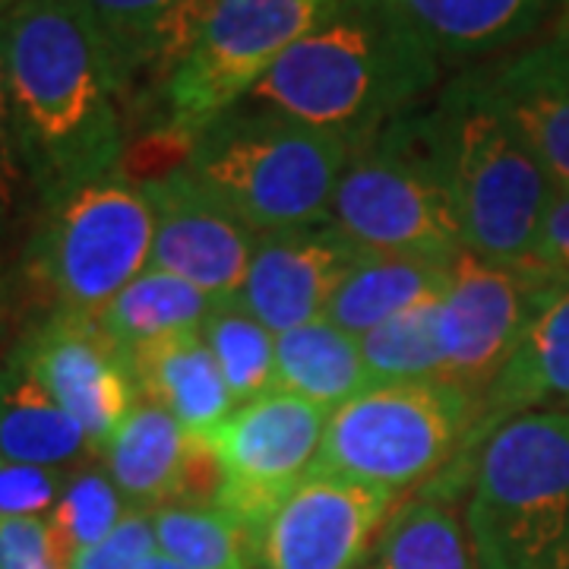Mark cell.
<instances>
[{
	"instance_id": "1",
	"label": "cell",
	"mask_w": 569,
	"mask_h": 569,
	"mask_svg": "<svg viewBox=\"0 0 569 569\" xmlns=\"http://www.w3.org/2000/svg\"><path fill=\"white\" fill-rule=\"evenodd\" d=\"M0 29L13 133L39 209L123 171L121 104L77 13L63 0H22Z\"/></svg>"
},
{
	"instance_id": "2",
	"label": "cell",
	"mask_w": 569,
	"mask_h": 569,
	"mask_svg": "<svg viewBox=\"0 0 569 569\" xmlns=\"http://www.w3.org/2000/svg\"><path fill=\"white\" fill-rule=\"evenodd\" d=\"M440 61L358 0H336L244 102L361 149L437 89Z\"/></svg>"
},
{
	"instance_id": "3",
	"label": "cell",
	"mask_w": 569,
	"mask_h": 569,
	"mask_svg": "<svg viewBox=\"0 0 569 569\" xmlns=\"http://www.w3.org/2000/svg\"><path fill=\"white\" fill-rule=\"evenodd\" d=\"M411 127L468 253L531 266L553 181L497 104L485 67L452 77L430 108L411 111Z\"/></svg>"
},
{
	"instance_id": "4",
	"label": "cell",
	"mask_w": 569,
	"mask_h": 569,
	"mask_svg": "<svg viewBox=\"0 0 569 569\" xmlns=\"http://www.w3.org/2000/svg\"><path fill=\"white\" fill-rule=\"evenodd\" d=\"M346 142L279 111L241 102L190 142L183 168L253 234L329 224Z\"/></svg>"
},
{
	"instance_id": "5",
	"label": "cell",
	"mask_w": 569,
	"mask_h": 569,
	"mask_svg": "<svg viewBox=\"0 0 569 569\" xmlns=\"http://www.w3.org/2000/svg\"><path fill=\"white\" fill-rule=\"evenodd\" d=\"M466 535L475 569H569V411L516 415L481 440Z\"/></svg>"
},
{
	"instance_id": "6",
	"label": "cell",
	"mask_w": 569,
	"mask_h": 569,
	"mask_svg": "<svg viewBox=\"0 0 569 569\" xmlns=\"http://www.w3.org/2000/svg\"><path fill=\"white\" fill-rule=\"evenodd\" d=\"M152 234V206L123 171L82 183L39 209L26 247V279L51 313L99 317L149 269Z\"/></svg>"
},
{
	"instance_id": "7",
	"label": "cell",
	"mask_w": 569,
	"mask_h": 569,
	"mask_svg": "<svg viewBox=\"0 0 569 569\" xmlns=\"http://www.w3.org/2000/svg\"><path fill=\"white\" fill-rule=\"evenodd\" d=\"M478 421L481 399L443 380L373 387L329 415L310 471L396 497L443 466Z\"/></svg>"
},
{
	"instance_id": "8",
	"label": "cell",
	"mask_w": 569,
	"mask_h": 569,
	"mask_svg": "<svg viewBox=\"0 0 569 569\" xmlns=\"http://www.w3.org/2000/svg\"><path fill=\"white\" fill-rule=\"evenodd\" d=\"M411 111L348 156L329 224L365 253L452 263L466 253L462 231L418 146Z\"/></svg>"
},
{
	"instance_id": "9",
	"label": "cell",
	"mask_w": 569,
	"mask_h": 569,
	"mask_svg": "<svg viewBox=\"0 0 569 569\" xmlns=\"http://www.w3.org/2000/svg\"><path fill=\"white\" fill-rule=\"evenodd\" d=\"M336 0H219L164 89V123L152 133L181 152L323 20Z\"/></svg>"
},
{
	"instance_id": "10",
	"label": "cell",
	"mask_w": 569,
	"mask_h": 569,
	"mask_svg": "<svg viewBox=\"0 0 569 569\" xmlns=\"http://www.w3.org/2000/svg\"><path fill=\"white\" fill-rule=\"evenodd\" d=\"M332 411L295 392L269 389L231 411L209 447L219 462L216 507L260 541L276 509L301 488Z\"/></svg>"
},
{
	"instance_id": "11",
	"label": "cell",
	"mask_w": 569,
	"mask_h": 569,
	"mask_svg": "<svg viewBox=\"0 0 569 569\" xmlns=\"http://www.w3.org/2000/svg\"><path fill=\"white\" fill-rule=\"evenodd\" d=\"M548 272L535 266H503L459 253L449 266V284L440 298L437 323L443 346V383L466 389L485 402L519 346Z\"/></svg>"
},
{
	"instance_id": "12",
	"label": "cell",
	"mask_w": 569,
	"mask_h": 569,
	"mask_svg": "<svg viewBox=\"0 0 569 569\" xmlns=\"http://www.w3.org/2000/svg\"><path fill=\"white\" fill-rule=\"evenodd\" d=\"M137 183L156 219L149 266L200 288L212 301L238 298L257 234L231 216L183 162Z\"/></svg>"
},
{
	"instance_id": "13",
	"label": "cell",
	"mask_w": 569,
	"mask_h": 569,
	"mask_svg": "<svg viewBox=\"0 0 569 569\" xmlns=\"http://www.w3.org/2000/svg\"><path fill=\"white\" fill-rule=\"evenodd\" d=\"M102 58L121 108L162 96L219 0H63Z\"/></svg>"
},
{
	"instance_id": "14",
	"label": "cell",
	"mask_w": 569,
	"mask_h": 569,
	"mask_svg": "<svg viewBox=\"0 0 569 569\" xmlns=\"http://www.w3.org/2000/svg\"><path fill=\"white\" fill-rule=\"evenodd\" d=\"M22 348L44 389L86 430L92 452H104L114 430L137 406L140 389L130 361L104 336L99 317L51 313Z\"/></svg>"
},
{
	"instance_id": "15",
	"label": "cell",
	"mask_w": 569,
	"mask_h": 569,
	"mask_svg": "<svg viewBox=\"0 0 569 569\" xmlns=\"http://www.w3.org/2000/svg\"><path fill=\"white\" fill-rule=\"evenodd\" d=\"M392 493L332 475H307L257 541L263 569H358Z\"/></svg>"
},
{
	"instance_id": "16",
	"label": "cell",
	"mask_w": 569,
	"mask_h": 569,
	"mask_svg": "<svg viewBox=\"0 0 569 569\" xmlns=\"http://www.w3.org/2000/svg\"><path fill=\"white\" fill-rule=\"evenodd\" d=\"M365 250L348 244L332 224L257 234V247L238 291V305L282 336L323 320L332 295Z\"/></svg>"
},
{
	"instance_id": "17",
	"label": "cell",
	"mask_w": 569,
	"mask_h": 569,
	"mask_svg": "<svg viewBox=\"0 0 569 569\" xmlns=\"http://www.w3.org/2000/svg\"><path fill=\"white\" fill-rule=\"evenodd\" d=\"M108 478L133 509L203 503L219 493V462L209 443L183 433L171 411L137 399L104 447Z\"/></svg>"
},
{
	"instance_id": "18",
	"label": "cell",
	"mask_w": 569,
	"mask_h": 569,
	"mask_svg": "<svg viewBox=\"0 0 569 569\" xmlns=\"http://www.w3.org/2000/svg\"><path fill=\"white\" fill-rule=\"evenodd\" d=\"M449 67H468L531 39L557 0H358ZM563 3V0H560Z\"/></svg>"
},
{
	"instance_id": "19",
	"label": "cell",
	"mask_w": 569,
	"mask_h": 569,
	"mask_svg": "<svg viewBox=\"0 0 569 569\" xmlns=\"http://www.w3.org/2000/svg\"><path fill=\"white\" fill-rule=\"evenodd\" d=\"M490 92L553 187L569 190V36L526 44L485 67Z\"/></svg>"
},
{
	"instance_id": "20",
	"label": "cell",
	"mask_w": 569,
	"mask_h": 569,
	"mask_svg": "<svg viewBox=\"0 0 569 569\" xmlns=\"http://www.w3.org/2000/svg\"><path fill=\"white\" fill-rule=\"evenodd\" d=\"M569 406V276H550L529 326L481 402L475 433L516 415Z\"/></svg>"
},
{
	"instance_id": "21",
	"label": "cell",
	"mask_w": 569,
	"mask_h": 569,
	"mask_svg": "<svg viewBox=\"0 0 569 569\" xmlns=\"http://www.w3.org/2000/svg\"><path fill=\"white\" fill-rule=\"evenodd\" d=\"M127 361L142 399L171 411L183 433L197 443H209L238 408L203 332L149 342L130 351Z\"/></svg>"
},
{
	"instance_id": "22",
	"label": "cell",
	"mask_w": 569,
	"mask_h": 569,
	"mask_svg": "<svg viewBox=\"0 0 569 569\" xmlns=\"http://www.w3.org/2000/svg\"><path fill=\"white\" fill-rule=\"evenodd\" d=\"M92 452L82 430L44 389L26 348L0 361V459L58 468Z\"/></svg>"
},
{
	"instance_id": "23",
	"label": "cell",
	"mask_w": 569,
	"mask_h": 569,
	"mask_svg": "<svg viewBox=\"0 0 569 569\" xmlns=\"http://www.w3.org/2000/svg\"><path fill=\"white\" fill-rule=\"evenodd\" d=\"M276 389L336 411L373 389V380L361 342L323 317L276 336Z\"/></svg>"
},
{
	"instance_id": "24",
	"label": "cell",
	"mask_w": 569,
	"mask_h": 569,
	"mask_svg": "<svg viewBox=\"0 0 569 569\" xmlns=\"http://www.w3.org/2000/svg\"><path fill=\"white\" fill-rule=\"evenodd\" d=\"M449 266L452 263L415 257L361 253L358 263L348 269L339 291L332 295L326 320L361 339L373 326L408 307L440 298L449 284Z\"/></svg>"
},
{
	"instance_id": "25",
	"label": "cell",
	"mask_w": 569,
	"mask_h": 569,
	"mask_svg": "<svg viewBox=\"0 0 569 569\" xmlns=\"http://www.w3.org/2000/svg\"><path fill=\"white\" fill-rule=\"evenodd\" d=\"M212 298L162 269H146L99 313L102 332L123 358L130 351L181 332H200L212 310Z\"/></svg>"
},
{
	"instance_id": "26",
	"label": "cell",
	"mask_w": 569,
	"mask_h": 569,
	"mask_svg": "<svg viewBox=\"0 0 569 569\" xmlns=\"http://www.w3.org/2000/svg\"><path fill=\"white\" fill-rule=\"evenodd\" d=\"M440 298L408 307L358 339L373 387L425 383L443 377V346L437 323Z\"/></svg>"
},
{
	"instance_id": "27",
	"label": "cell",
	"mask_w": 569,
	"mask_h": 569,
	"mask_svg": "<svg viewBox=\"0 0 569 569\" xmlns=\"http://www.w3.org/2000/svg\"><path fill=\"white\" fill-rule=\"evenodd\" d=\"M159 553L190 569H247L250 550H257L228 512L206 503H168L152 512Z\"/></svg>"
},
{
	"instance_id": "28",
	"label": "cell",
	"mask_w": 569,
	"mask_h": 569,
	"mask_svg": "<svg viewBox=\"0 0 569 569\" xmlns=\"http://www.w3.org/2000/svg\"><path fill=\"white\" fill-rule=\"evenodd\" d=\"M200 332L219 361L234 406L276 389V336L234 298L216 301Z\"/></svg>"
},
{
	"instance_id": "29",
	"label": "cell",
	"mask_w": 569,
	"mask_h": 569,
	"mask_svg": "<svg viewBox=\"0 0 569 569\" xmlns=\"http://www.w3.org/2000/svg\"><path fill=\"white\" fill-rule=\"evenodd\" d=\"M377 563L383 569H475V557L452 509L418 500L387 522Z\"/></svg>"
},
{
	"instance_id": "30",
	"label": "cell",
	"mask_w": 569,
	"mask_h": 569,
	"mask_svg": "<svg viewBox=\"0 0 569 569\" xmlns=\"http://www.w3.org/2000/svg\"><path fill=\"white\" fill-rule=\"evenodd\" d=\"M123 519L121 493L108 475L82 471L70 478L58 507L48 512V538L58 567L70 569L82 550L96 548Z\"/></svg>"
},
{
	"instance_id": "31",
	"label": "cell",
	"mask_w": 569,
	"mask_h": 569,
	"mask_svg": "<svg viewBox=\"0 0 569 569\" xmlns=\"http://www.w3.org/2000/svg\"><path fill=\"white\" fill-rule=\"evenodd\" d=\"M32 216H39V200L26 174L17 133H13L7 70H3V29H0V247L13 241L32 222Z\"/></svg>"
},
{
	"instance_id": "32",
	"label": "cell",
	"mask_w": 569,
	"mask_h": 569,
	"mask_svg": "<svg viewBox=\"0 0 569 569\" xmlns=\"http://www.w3.org/2000/svg\"><path fill=\"white\" fill-rule=\"evenodd\" d=\"M156 550H159V545H156L152 516L133 509V512H123L118 529L111 531L104 541H99L96 548L82 550L70 569H140L142 560L152 557Z\"/></svg>"
},
{
	"instance_id": "33",
	"label": "cell",
	"mask_w": 569,
	"mask_h": 569,
	"mask_svg": "<svg viewBox=\"0 0 569 569\" xmlns=\"http://www.w3.org/2000/svg\"><path fill=\"white\" fill-rule=\"evenodd\" d=\"M0 569H61L41 516H0Z\"/></svg>"
},
{
	"instance_id": "34",
	"label": "cell",
	"mask_w": 569,
	"mask_h": 569,
	"mask_svg": "<svg viewBox=\"0 0 569 569\" xmlns=\"http://www.w3.org/2000/svg\"><path fill=\"white\" fill-rule=\"evenodd\" d=\"M531 266L548 276H569V190L553 187Z\"/></svg>"
},
{
	"instance_id": "35",
	"label": "cell",
	"mask_w": 569,
	"mask_h": 569,
	"mask_svg": "<svg viewBox=\"0 0 569 569\" xmlns=\"http://www.w3.org/2000/svg\"><path fill=\"white\" fill-rule=\"evenodd\" d=\"M140 569H190V567H183V563H178V560H171V557H164V553H152V557H146L140 563Z\"/></svg>"
},
{
	"instance_id": "36",
	"label": "cell",
	"mask_w": 569,
	"mask_h": 569,
	"mask_svg": "<svg viewBox=\"0 0 569 569\" xmlns=\"http://www.w3.org/2000/svg\"><path fill=\"white\" fill-rule=\"evenodd\" d=\"M557 29L569 36V0H563V13H560V26H557Z\"/></svg>"
},
{
	"instance_id": "37",
	"label": "cell",
	"mask_w": 569,
	"mask_h": 569,
	"mask_svg": "<svg viewBox=\"0 0 569 569\" xmlns=\"http://www.w3.org/2000/svg\"><path fill=\"white\" fill-rule=\"evenodd\" d=\"M22 0H0V20H3V17H7V13H10V10H13V7H20Z\"/></svg>"
},
{
	"instance_id": "38",
	"label": "cell",
	"mask_w": 569,
	"mask_h": 569,
	"mask_svg": "<svg viewBox=\"0 0 569 569\" xmlns=\"http://www.w3.org/2000/svg\"><path fill=\"white\" fill-rule=\"evenodd\" d=\"M3 310H7V282L0 276V320H3Z\"/></svg>"
},
{
	"instance_id": "39",
	"label": "cell",
	"mask_w": 569,
	"mask_h": 569,
	"mask_svg": "<svg viewBox=\"0 0 569 569\" xmlns=\"http://www.w3.org/2000/svg\"><path fill=\"white\" fill-rule=\"evenodd\" d=\"M358 569H383V567H380V563L373 560V563H365V567H358Z\"/></svg>"
}]
</instances>
